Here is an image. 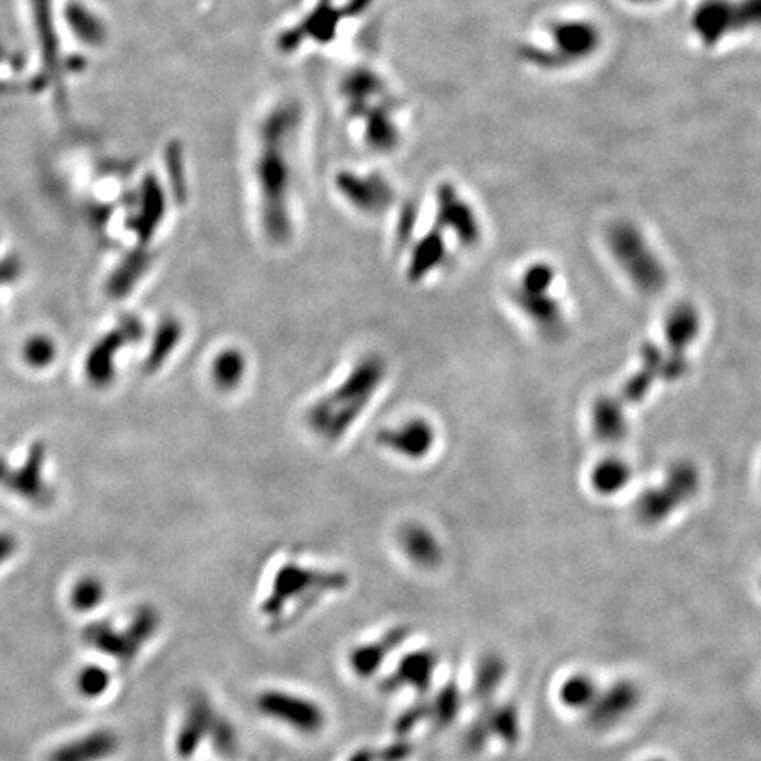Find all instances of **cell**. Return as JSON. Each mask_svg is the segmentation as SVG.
I'll return each mask as SVG.
<instances>
[{"label":"cell","instance_id":"cell-12","mask_svg":"<svg viewBox=\"0 0 761 761\" xmlns=\"http://www.w3.org/2000/svg\"><path fill=\"white\" fill-rule=\"evenodd\" d=\"M120 739L108 728L83 733L55 747L46 761H106L119 753Z\"/></svg>","mask_w":761,"mask_h":761},{"label":"cell","instance_id":"cell-17","mask_svg":"<svg viewBox=\"0 0 761 761\" xmlns=\"http://www.w3.org/2000/svg\"><path fill=\"white\" fill-rule=\"evenodd\" d=\"M214 721V710L210 709L207 700L196 696L193 702L189 703L184 723L178 730L177 742H175L178 756L182 758L193 756L196 749H200L201 742L210 735Z\"/></svg>","mask_w":761,"mask_h":761},{"label":"cell","instance_id":"cell-23","mask_svg":"<svg viewBox=\"0 0 761 761\" xmlns=\"http://www.w3.org/2000/svg\"><path fill=\"white\" fill-rule=\"evenodd\" d=\"M506 673H508V665L499 654L483 656L474 672L473 688H471L474 700L480 702V705L494 702V696L506 679Z\"/></svg>","mask_w":761,"mask_h":761},{"label":"cell","instance_id":"cell-8","mask_svg":"<svg viewBox=\"0 0 761 761\" xmlns=\"http://www.w3.org/2000/svg\"><path fill=\"white\" fill-rule=\"evenodd\" d=\"M642 691L629 679L615 680L608 688L599 689L591 707L585 710L587 725L594 730H608L619 725L622 719L638 707Z\"/></svg>","mask_w":761,"mask_h":761},{"label":"cell","instance_id":"cell-22","mask_svg":"<svg viewBox=\"0 0 761 761\" xmlns=\"http://www.w3.org/2000/svg\"><path fill=\"white\" fill-rule=\"evenodd\" d=\"M400 547L407 557L422 568H436L443 550L436 536L422 525H407L400 532Z\"/></svg>","mask_w":761,"mask_h":761},{"label":"cell","instance_id":"cell-13","mask_svg":"<svg viewBox=\"0 0 761 761\" xmlns=\"http://www.w3.org/2000/svg\"><path fill=\"white\" fill-rule=\"evenodd\" d=\"M691 27L703 46H717L735 30L733 0H703L691 18Z\"/></svg>","mask_w":761,"mask_h":761},{"label":"cell","instance_id":"cell-20","mask_svg":"<svg viewBox=\"0 0 761 761\" xmlns=\"http://www.w3.org/2000/svg\"><path fill=\"white\" fill-rule=\"evenodd\" d=\"M85 640L94 647V651L101 652L108 658L117 659L122 663L133 661L140 649L131 640L126 628L117 629L110 622H97L85 631Z\"/></svg>","mask_w":761,"mask_h":761},{"label":"cell","instance_id":"cell-40","mask_svg":"<svg viewBox=\"0 0 761 761\" xmlns=\"http://www.w3.org/2000/svg\"><path fill=\"white\" fill-rule=\"evenodd\" d=\"M409 753H411V746L407 747L406 744L404 746H393V749H388L385 753L386 761L404 760L406 756H409Z\"/></svg>","mask_w":761,"mask_h":761},{"label":"cell","instance_id":"cell-19","mask_svg":"<svg viewBox=\"0 0 761 761\" xmlns=\"http://www.w3.org/2000/svg\"><path fill=\"white\" fill-rule=\"evenodd\" d=\"M702 330V318L691 303H679L665 318V337L668 349L686 355Z\"/></svg>","mask_w":761,"mask_h":761},{"label":"cell","instance_id":"cell-14","mask_svg":"<svg viewBox=\"0 0 761 761\" xmlns=\"http://www.w3.org/2000/svg\"><path fill=\"white\" fill-rule=\"evenodd\" d=\"M45 457V444H32L29 457L25 460L22 469H18L15 473L9 471L2 485L16 492L18 496L29 499L32 503L45 504L52 497L50 490L46 488L43 476H41Z\"/></svg>","mask_w":761,"mask_h":761},{"label":"cell","instance_id":"cell-9","mask_svg":"<svg viewBox=\"0 0 761 761\" xmlns=\"http://www.w3.org/2000/svg\"><path fill=\"white\" fill-rule=\"evenodd\" d=\"M141 335H143V328L140 321L134 318L122 319L119 330L104 335L103 339L92 348L85 362V372L90 383L99 388L110 385L111 379L115 376V356L122 346L140 340Z\"/></svg>","mask_w":761,"mask_h":761},{"label":"cell","instance_id":"cell-3","mask_svg":"<svg viewBox=\"0 0 761 761\" xmlns=\"http://www.w3.org/2000/svg\"><path fill=\"white\" fill-rule=\"evenodd\" d=\"M550 46H522L520 55L531 66L562 69L591 59L601 46V32L582 18L557 20L550 27Z\"/></svg>","mask_w":761,"mask_h":761},{"label":"cell","instance_id":"cell-32","mask_svg":"<svg viewBox=\"0 0 761 761\" xmlns=\"http://www.w3.org/2000/svg\"><path fill=\"white\" fill-rule=\"evenodd\" d=\"M245 367H247L245 358L240 351L237 349L222 351L221 355L215 358L214 369H212L215 385L221 390L237 388L244 379Z\"/></svg>","mask_w":761,"mask_h":761},{"label":"cell","instance_id":"cell-24","mask_svg":"<svg viewBox=\"0 0 761 761\" xmlns=\"http://www.w3.org/2000/svg\"><path fill=\"white\" fill-rule=\"evenodd\" d=\"M631 481V467L617 457L598 462L591 473V485L599 496H615L628 487Z\"/></svg>","mask_w":761,"mask_h":761},{"label":"cell","instance_id":"cell-1","mask_svg":"<svg viewBox=\"0 0 761 761\" xmlns=\"http://www.w3.org/2000/svg\"><path fill=\"white\" fill-rule=\"evenodd\" d=\"M385 377L386 363L383 358H363L340 385L312 404L307 411V425L323 441H339L369 407Z\"/></svg>","mask_w":761,"mask_h":761},{"label":"cell","instance_id":"cell-11","mask_svg":"<svg viewBox=\"0 0 761 761\" xmlns=\"http://www.w3.org/2000/svg\"><path fill=\"white\" fill-rule=\"evenodd\" d=\"M377 441L399 457L420 460L429 455L436 444V430L423 418L407 420L399 427L379 432Z\"/></svg>","mask_w":761,"mask_h":761},{"label":"cell","instance_id":"cell-43","mask_svg":"<svg viewBox=\"0 0 761 761\" xmlns=\"http://www.w3.org/2000/svg\"><path fill=\"white\" fill-rule=\"evenodd\" d=\"M647 761H668V760H663V758H652V760H647Z\"/></svg>","mask_w":761,"mask_h":761},{"label":"cell","instance_id":"cell-4","mask_svg":"<svg viewBox=\"0 0 761 761\" xmlns=\"http://www.w3.org/2000/svg\"><path fill=\"white\" fill-rule=\"evenodd\" d=\"M702 485L698 467L689 460H679L666 471L663 481L647 488L636 501V518L645 525H658L693 499Z\"/></svg>","mask_w":761,"mask_h":761},{"label":"cell","instance_id":"cell-34","mask_svg":"<svg viewBox=\"0 0 761 761\" xmlns=\"http://www.w3.org/2000/svg\"><path fill=\"white\" fill-rule=\"evenodd\" d=\"M554 266L538 261V263H532L527 266L520 279H518L517 286L520 288L529 289V291H552L555 284Z\"/></svg>","mask_w":761,"mask_h":761},{"label":"cell","instance_id":"cell-36","mask_svg":"<svg viewBox=\"0 0 761 761\" xmlns=\"http://www.w3.org/2000/svg\"><path fill=\"white\" fill-rule=\"evenodd\" d=\"M735 30H753L761 27V0H737L733 2Z\"/></svg>","mask_w":761,"mask_h":761},{"label":"cell","instance_id":"cell-18","mask_svg":"<svg viewBox=\"0 0 761 761\" xmlns=\"http://www.w3.org/2000/svg\"><path fill=\"white\" fill-rule=\"evenodd\" d=\"M437 668L436 652L416 651L400 659L397 670L386 680V688L397 689L409 686L420 693H425L432 684Z\"/></svg>","mask_w":761,"mask_h":761},{"label":"cell","instance_id":"cell-25","mask_svg":"<svg viewBox=\"0 0 761 761\" xmlns=\"http://www.w3.org/2000/svg\"><path fill=\"white\" fill-rule=\"evenodd\" d=\"M108 596V589L101 578L96 575H85L74 582L69 591V608L76 614H92L101 608Z\"/></svg>","mask_w":761,"mask_h":761},{"label":"cell","instance_id":"cell-5","mask_svg":"<svg viewBox=\"0 0 761 761\" xmlns=\"http://www.w3.org/2000/svg\"><path fill=\"white\" fill-rule=\"evenodd\" d=\"M344 584L346 577L340 573H325L288 562L277 571L272 585V596L266 599L263 610L268 615H274L281 612L284 603L289 599L316 598L328 589L335 591Z\"/></svg>","mask_w":761,"mask_h":761},{"label":"cell","instance_id":"cell-26","mask_svg":"<svg viewBox=\"0 0 761 761\" xmlns=\"http://www.w3.org/2000/svg\"><path fill=\"white\" fill-rule=\"evenodd\" d=\"M599 686L596 680L587 673H573L568 679L562 680L559 688V700L562 707L571 710H587L594 698L598 696Z\"/></svg>","mask_w":761,"mask_h":761},{"label":"cell","instance_id":"cell-29","mask_svg":"<svg viewBox=\"0 0 761 761\" xmlns=\"http://www.w3.org/2000/svg\"><path fill=\"white\" fill-rule=\"evenodd\" d=\"M113 684L110 670L103 665H85L74 675V689L83 700H99Z\"/></svg>","mask_w":761,"mask_h":761},{"label":"cell","instance_id":"cell-39","mask_svg":"<svg viewBox=\"0 0 761 761\" xmlns=\"http://www.w3.org/2000/svg\"><path fill=\"white\" fill-rule=\"evenodd\" d=\"M18 550V540L11 532H0V566L8 562Z\"/></svg>","mask_w":761,"mask_h":761},{"label":"cell","instance_id":"cell-42","mask_svg":"<svg viewBox=\"0 0 761 761\" xmlns=\"http://www.w3.org/2000/svg\"><path fill=\"white\" fill-rule=\"evenodd\" d=\"M629 2H633V4H640V6H643V4H652V2H658V0H629Z\"/></svg>","mask_w":761,"mask_h":761},{"label":"cell","instance_id":"cell-30","mask_svg":"<svg viewBox=\"0 0 761 761\" xmlns=\"http://www.w3.org/2000/svg\"><path fill=\"white\" fill-rule=\"evenodd\" d=\"M460 709H462V691L455 682H450L439 689L434 700L427 703L429 719L439 728L450 726L459 716Z\"/></svg>","mask_w":761,"mask_h":761},{"label":"cell","instance_id":"cell-15","mask_svg":"<svg viewBox=\"0 0 761 761\" xmlns=\"http://www.w3.org/2000/svg\"><path fill=\"white\" fill-rule=\"evenodd\" d=\"M439 219L443 226L455 233L460 244L474 245L480 242V221L471 205L462 200L455 189H444L439 196Z\"/></svg>","mask_w":761,"mask_h":761},{"label":"cell","instance_id":"cell-27","mask_svg":"<svg viewBox=\"0 0 761 761\" xmlns=\"http://www.w3.org/2000/svg\"><path fill=\"white\" fill-rule=\"evenodd\" d=\"M148 256L145 252H133L120 263L108 281L111 298H124L136 286V282L147 272Z\"/></svg>","mask_w":761,"mask_h":761},{"label":"cell","instance_id":"cell-2","mask_svg":"<svg viewBox=\"0 0 761 761\" xmlns=\"http://www.w3.org/2000/svg\"><path fill=\"white\" fill-rule=\"evenodd\" d=\"M606 245L615 263L628 275L636 289L645 295H656L666 288L665 265L652 249L642 230L629 221H615L606 230Z\"/></svg>","mask_w":761,"mask_h":761},{"label":"cell","instance_id":"cell-21","mask_svg":"<svg viewBox=\"0 0 761 761\" xmlns=\"http://www.w3.org/2000/svg\"><path fill=\"white\" fill-rule=\"evenodd\" d=\"M406 636V629L397 628L386 633L377 642L365 643V645L355 647L349 654L351 670L360 679H369L370 675H374L379 670V666L383 665V661L390 656V652L406 640Z\"/></svg>","mask_w":761,"mask_h":761},{"label":"cell","instance_id":"cell-38","mask_svg":"<svg viewBox=\"0 0 761 761\" xmlns=\"http://www.w3.org/2000/svg\"><path fill=\"white\" fill-rule=\"evenodd\" d=\"M22 274V263L16 256L0 261V284L15 282Z\"/></svg>","mask_w":761,"mask_h":761},{"label":"cell","instance_id":"cell-31","mask_svg":"<svg viewBox=\"0 0 761 761\" xmlns=\"http://www.w3.org/2000/svg\"><path fill=\"white\" fill-rule=\"evenodd\" d=\"M180 337H182V326L177 319L170 318L163 321L159 325V330H157L154 342H152V348L148 353L147 369H159L166 362V358L173 353V349L177 348Z\"/></svg>","mask_w":761,"mask_h":761},{"label":"cell","instance_id":"cell-41","mask_svg":"<svg viewBox=\"0 0 761 761\" xmlns=\"http://www.w3.org/2000/svg\"><path fill=\"white\" fill-rule=\"evenodd\" d=\"M376 758H374V754L370 753V751H358V753L351 758L349 761H374Z\"/></svg>","mask_w":761,"mask_h":761},{"label":"cell","instance_id":"cell-37","mask_svg":"<svg viewBox=\"0 0 761 761\" xmlns=\"http://www.w3.org/2000/svg\"><path fill=\"white\" fill-rule=\"evenodd\" d=\"M210 735L214 737L215 749L224 756H231L237 751V735L230 723H222L221 719H215Z\"/></svg>","mask_w":761,"mask_h":761},{"label":"cell","instance_id":"cell-28","mask_svg":"<svg viewBox=\"0 0 761 761\" xmlns=\"http://www.w3.org/2000/svg\"><path fill=\"white\" fill-rule=\"evenodd\" d=\"M446 258V247H444L441 235H429L423 240L422 244L416 247L413 259L407 268V274L411 281H418L422 277H427L430 272H434L437 266L443 263Z\"/></svg>","mask_w":761,"mask_h":761},{"label":"cell","instance_id":"cell-33","mask_svg":"<svg viewBox=\"0 0 761 761\" xmlns=\"http://www.w3.org/2000/svg\"><path fill=\"white\" fill-rule=\"evenodd\" d=\"M159 626H161V617L157 614L156 608L140 606L131 615V621L127 624L126 631L141 651L143 645L156 636Z\"/></svg>","mask_w":761,"mask_h":761},{"label":"cell","instance_id":"cell-10","mask_svg":"<svg viewBox=\"0 0 761 761\" xmlns=\"http://www.w3.org/2000/svg\"><path fill=\"white\" fill-rule=\"evenodd\" d=\"M511 300L545 339H561L564 335L566 314L552 291H529L515 286L511 289Z\"/></svg>","mask_w":761,"mask_h":761},{"label":"cell","instance_id":"cell-7","mask_svg":"<svg viewBox=\"0 0 761 761\" xmlns=\"http://www.w3.org/2000/svg\"><path fill=\"white\" fill-rule=\"evenodd\" d=\"M522 737V719L513 703L490 702L481 705V716L474 721L466 735V746L480 751L490 739L503 740L504 744H517Z\"/></svg>","mask_w":761,"mask_h":761},{"label":"cell","instance_id":"cell-16","mask_svg":"<svg viewBox=\"0 0 761 761\" xmlns=\"http://www.w3.org/2000/svg\"><path fill=\"white\" fill-rule=\"evenodd\" d=\"M592 432L601 443L617 444L628 434V416L621 397L605 395L592 404Z\"/></svg>","mask_w":761,"mask_h":761},{"label":"cell","instance_id":"cell-35","mask_svg":"<svg viewBox=\"0 0 761 761\" xmlns=\"http://www.w3.org/2000/svg\"><path fill=\"white\" fill-rule=\"evenodd\" d=\"M55 358V344L46 335H34L23 346V360L34 369H45Z\"/></svg>","mask_w":761,"mask_h":761},{"label":"cell","instance_id":"cell-6","mask_svg":"<svg viewBox=\"0 0 761 761\" xmlns=\"http://www.w3.org/2000/svg\"><path fill=\"white\" fill-rule=\"evenodd\" d=\"M258 710L275 723L302 735H316L326 725V712L318 702L289 691L268 689L258 696Z\"/></svg>","mask_w":761,"mask_h":761}]
</instances>
